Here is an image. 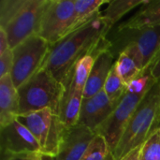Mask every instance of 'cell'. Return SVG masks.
I'll use <instances>...</instances> for the list:
<instances>
[{
  "instance_id": "1",
  "label": "cell",
  "mask_w": 160,
  "mask_h": 160,
  "mask_svg": "<svg viewBox=\"0 0 160 160\" xmlns=\"http://www.w3.org/2000/svg\"><path fill=\"white\" fill-rule=\"evenodd\" d=\"M110 30L99 13L87 24L52 45L44 68L64 83L76 63L83 56L93 54L98 57L103 52L112 50V41L107 38Z\"/></svg>"
},
{
  "instance_id": "2",
  "label": "cell",
  "mask_w": 160,
  "mask_h": 160,
  "mask_svg": "<svg viewBox=\"0 0 160 160\" xmlns=\"http://www.w3.org/2000/svg\"><path fill=\"white\" fill-rule=\"evenodd\" d=\"M49 0H1L0 28L8 38L10 49L38 35Z\"/></svg>"
},
{
  "instance_id": "3",
  "label": "cell",
  "mask_w": 160,
  "mask_h": 160,
  "mask_svg": "<svg viewBox=\"0 0 160 160\" xmlns=\"http://www.w3.org/2000/svg\"><path fill=\"white\" fill-rule=\"evenodd\" d=\"M160 80L148 90L113 151L115 160H121L133 149L142 145L148 137L159 128Z\"/></svg>"
},
{
  "instance_id": "4",
  "label": "cell",
  "mask_w": 160,
  "mask_h": 160,
  "mask_svg": "<svg viewBox=\"0 0 160 160\" xmlns=\"http://www.w3.org/2000/svg\"><path fill=\"white\" fill-rule=\"evenodd\" d=\"M155 82L150 69L143 71L128 86V91L120 99L112 115L96 131V134L101 135L107 141L112 152L115 150L128 123Z\"/></svg>"
},
{
  "instance_id": "5",
  "label": "cell",
  "mask_w": 160,
  "mask_h": 160,
  "mask_svg": "<svg viewBox=\"0 0 160 160\" xmlns=\"http://www.w3.org/2000/svg\"><path fill=\"white\" fill-rule=\"evenodd\" d=\"M64 91L63 83L58 82L45 68L40 69L18 88L19 115L44 109H50L53 113L59 114Z\"/></svg>"
},
{
  "instance_id": "6",
  "label": "cell",
  "mask_w": 160,
  "mask_h": 160,
  "mask_svg": "<svg viewBox=\"0 0 160 160\" xmlns=\"http://www.w3.org/2000/svg\"><path fill=\"white\" fill-rule=\"evenodd\" d=\"M112 52L120 54L127 52L143 72L151 67L160 52V25L137 29L121 30L114 42H112Z\"/></svg>"
},
{
  "instance_id": "7",
  "label": "cell",
  "mask_w": 160,
  "mask_h": 160,
  "mask_svg": "<svg viewBox=\"0 0 160 160\" xmlns=\"http://www.w3.org/2000/svg\"><path fill=\"white\" fill-rule=\"evenodd\" d=\"M17 119L35 137L44 157L53 158L57 156L64 133L68 128L58 114L53 113L50 109H44L19 115Z\"/></svg>"
},
{
  "instance_id": "8",
  "label": "cell",
  "mask_w": 160,
  "mask_h": 160,
  "mask_svg": "<svg viewBox=\"0 0 160 160\" xmlns=\"http://www.w3.org/2000/svg\"><path fill=\"white\" fill-rule=\"evenodd\" d=\"M51 47L49 42L36 35L12 49L13 68L10 76L17 89L44 68Z\"/></svg>"
},
{
  "instance_id": "9",
  "label": "cell",
  "mask_w": 160,
  "mask_h": 160,
  "mask_svg": "<svg viewBox=\"0 0 160 160\" xmlns=\"http://www.w3.org/2000/svg\"><path fill=\"white\" fill-rule=\"evenodd\" d=\"M75 15V0H49L44 11L38 36L51 45L64 38Z\"/></svg>"
},
{
  "instance_id": "10",
  "label": "cell",
  "mask_w": 160,
  "mask_h": 160,
  "mask_svg": "<svg viewBox=\"0 0 160 160\" xmlns=\"http://www.w3.org/2000/svg\"><path fill=\"white\" fill-rule=\"evenodd\" d=\"M1 153L19 154L26 152L41 153V149L32 133L18 119L0 128Z\"/></svg>"
},
{
  "instance_id": "11",
  "label": "cell",
  "mask_w": 160,
  "mask_h": 160,
  "mask_svg": "<svg viewBox=\"0 0 160 160\" xmlns=\"http://www.w3.org/2000/svg\"><path fill=\"white\" fill-rule=\"evenodd\" d=\"M96 135L93 130L81 124L67 128L58 154L52 160H81Z\"/></svg>"
},
{
  "instance_id": "12",
  "label": "cell",
  "mask_w": 160,
  "mask_h": 160,
  "mask_svg": "<svg viewBox=\"0 0 160 160\" xmlns=\"http://www.w3.org/2000/svg\"><path fill=\"white\" fill-rule=\"evenodd\" d=\"M118 103L112 102L104 90L90 98H83L78 124L87 127L96 133L112 115Z\"/></svg>"
},
{
  "instance_id": "13",
  "label": "cell",
  "mask_w": 160,
  "mask_h": 160,
  "mask_svg": "<svg viewBox=\"0 0 160 160\" xmlns=\"http://www.w3.org/2000/svg\"><path fill=\"white\" fill-rule=\"evenodd\" d=\"M63 84L65 91L61 99L58 115L66 127L68 128L77 125L79 122L84 90L74 83L70 75H68Z\"/></svg>"
},
{
  "instance_id": "14",
  "label": "cell",
  "mask_w": 160,
  "mask_h": 160,
  "mask_svg": "<svg viewBox=\"0 0 160 160\" xmlns=\"http://www.w3.org/2000/svg\"><path fill=\"white\" fill-rule=\"evenodd\" d=\"M114 62V55L112 50L103 52L96 58L84 87L83 98H90L103 90Z\"/></svg>"
},
{
  "instance_id": "15",
  "label": "cell",
  "mask_w": 160,
  "mask_h": 160,
  "mask_svg": "<svg viewBox=\"0 0 160 160\" xmlns=\"http://www.w3.org/2000/svg\"><path fill=\"white\" fill-rule=\"evenodd\" d=\"M20 112V98L11 76L0 78V128L17 119Z\"/></svg>"
},
{
  "instance_id": "16",
  "label": "cell",
  "mask_w": 160,
  "mask_h": 160,
  "mask_svg": "<svg viewBox=\"0 0 160 160\" xmlns=\"http://www.w3.org/2000/svg\"><path fill=\"white\" fill-rule=\"evenodd\" d=\"M160 25V0L148 1L132 17L118 26L121 30H137Z\"/></svg>"
},
{
  "instance_id": "17",
  "label": "cell",
  "mask_w": 160,
  "mask_h": 160,
  "mask_svg": "<svg viewBox=\"0 0 160 160\" xmlns=\"http://www.w3.org/2000/svg\"><path fill=\"white\" fill-rule=\"evenodd\" d=\"M105 3L109 2L105 0H75L74 20L67 36L82 28L97 17L100 13V7Z\"/></svg>"
},
{
  "instance_id": "18",
  "label": "cell",
  "mask_w": 160,
  "mask_h": 160,
  "mask_svg": "<svg viewBox=\"0 0 160 160\" xmlns=\"http://www.w3.org/2000/svg\"><path fill=\"white\" fill-rule=\"evenodd\" d=\"M148 0H114L109 2L106 10L101 14L103 20L111 29L124 15L138 6H143Z\"/></svg>"
},
{
  "instance_id": "19",
  "label": "cell",
  "mask_w": 160,
  "mask_h": 160,
  "mask_svg": "<svg viewBox=\"0 0 160 160\" xmlns=\"http://www.w3.org/2000/svg\"><path fill=\"white\" fill-rule=\"evenodd\" d=\"M114 66L118 74L128 86L142 73L134 59L125 51L121 52L117 56Z\"/></svg>"
},
{
  "instance_id": "20",
  "label": "cell",
  "mask_w": 160,
  "mask_h": 160,
  "mask_svg": "<svg viewBox=\"0 0 160 160\" xmlns=\"http://www.w3.org/2000/svg\"><path fill=\"white\" fill-rule=\"evenodd\" d=\"M81 160H115L107 141L97 134Z\"/></svg>"
},
{
  "instance_id": "21",
  "label": "cell",
  "mask_w": 160,
  "mask_h": 160,
  "mask_svg": "<svg viewBox=\"0 0 160 160\" xmlns=\"http://www.w3.org/2000/svg\"><path fill=\"white\" fill-rule=\"evenodd\" d=\"M103 90L105 91L108 98L115 103H118L128 91V85L124 82L121 76L118 74L114 65L109 73Z\"/></svg>"
},
{
  "instance_id": "22",
  "label": "cell",
  "mask_w": 160,
  "mask_h": 160,
  "mask_svg": "<svg viewBox=\"0 0 160 160\" xmlns=\"http://www.w3.org/2000/svg\"><path fill=\"white\" fill-rule=\"evenodd\" d=\"M141 160H160V128L154 131L142 145Z\"/></svg>"
},
{
  "instance_id": "23",
  "label": "cell",
  "mask_w": 160,
  "mask_h": 160,
  "mask_svg": "<svg viewBox=\"0 0 160 160\" xmlns=\"http://www.w3.org/2000/svg\"><path fill=\"white\" fill-rule=\"evenodd\" d=\"M1 160H48V158L38 152H26L19 154L1 153Z\"/></svg>"
},
{
  "instance_id": "24",
  "label": "cell",
  "mask_w": 160,
  "mask_h": 160,
  "mask_svg": "<svg viewBox=\"0 0 160 160\" xmlns=\"http://www.w3.org/2000/svg\"><path fill=\"white\" fill-rule=\"evenodd\" d=\"M13 68V52L12 49L6 51L0 54V78L10 75Z\"/></svg>"
},
{
  "instance_id": "25",
  "label": "cell",
  "mask_w": 160,
  "mask_h": 160,
  "mask_svg": "<svg viewBox=\"0 0 160 160\" xmlns=\"http://www.w3.org/2000/svg\"><path fill=\"white\" fill-rule=\"evenodd\" d=\"M149 69H150L151 76L154 80L156 81L160 80V52L158 54L157 58L155 59Z\"/></svg>"
},
{
  "instance_id": "26",
  "label": "cell",
  "mask_w": 160,
  "mask_h": 160,
  "mask_svg": "<svg viewBox=\"0 0 160 160\" xmlns=\"http://www.w3.org/2000/svg\"><path fill=\"white\" fill-rule=\"evenodd\" d=\"M9 43H8V38L6 34V32L0 28V54L4 53L6 51L9 50Z\"/></svg>"
},
{
  "instance_id": "27",
  "label": "cell",
  "mask_w": 160,
  "mask_h": 160,
  "mask_svg": "<svg viewBox=\"0 0 160 160\" xmlns=\"http://www.w3.org/2000/svg\"><path fill=\"white\" fill-rule=\"evenodd\" d=\"M141 151H142V145L133 149L121 160H141Z\"/></svg>"
},
{
  "instance_id": "28",
  "label": "cell",
  "mask_w": 160,
  "mask_h": 160,
  "mask_svg": "<svg viewBox=\"0 0 160 160\" xmlns=\"http://www.w3.org/2000/svg\"><path fill=\"white\" fill-rule=\"evenodd\" d=\"M160 128V123H159V128Z\"/></svg>"
},
{
  "instance_id": "29",
  "label": "cell",
  "mask_w": 160,
  "mask_h": 160,
  "mask_svg": "<svg viewBox=\"0 0 160 160\" xmlns=\"http://www.w3.org/2000/svg\"><path fill=\"white\" fill-rule=\"evenodd\" d=\"M51 160H52V158H51Z\"/></svg>"
}]
</instances>
